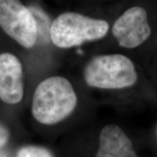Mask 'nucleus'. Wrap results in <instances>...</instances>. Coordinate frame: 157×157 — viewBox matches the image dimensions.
I'll return each instance as SVG.
<instances>
[{
	"mask_svg": "<svg viewBox=\"0 0 157 157\" xmlns=\"http://www.w3.org/2000/svg\"><path fill=\"white\" fill-rule=\"evenodd\" d=\"M29 80L26 59L18 52H0V100L8 105L23 101Z\"/></svg>",
	"mask_w": 157,
	"mask_h": 157,
	"instance_id": "5",
	"label": "nucleus"
},
{
	"mask_svg": "<svg viewBox=\"0 0 157 157\" xmlns=\"http://www.w3.org/2000/svg\"><path fill=\"white\" fill-rule=\"evenodd\" d=\"M111 31L121 48L132 50L140 46L151 34L146 9L134 6L125 10L114 21Z\"/></svg>",
	"mask_w": 157,
	"mask_h": 157,
	"instance_id": "6",
	"label": "nucleus"
},
{
	"mask_svg": "<svg viewBox=\"0 0 157 157\" xmlns=\"http://www.w3.org/2000/svg\"><path fill=\"white\" fill-rule=\"evenodd\" d=\"M42 26L40 17L23 0H0V29L25 58L40 50Z\"/></svg>",
	"mask_w": 157,
	"mask_h": 157,
	"instance_id": "4",
	"label": "nucleus"
},
{
	"mask_svg": "<svg viewBox=\"0 0 157 157\" xmlns=\"http://www.w3.org/2000/svg\"><path fill=\"white\" fill-rule=\"evenodd\" d=\"M74 77L90 89L121 90L132 87L138 79L134 63L120 53L95 55L80 63Z\"/></svg>",
	"mask_w": 157,
	"mask_h": 157,
	"instance_id": "3",
	"label": "nucleus"
},
{
	"mask_svg": "<svg viewBox=\"0 0 157 157\" xmlns=\"http://www.w3.org/2000/svg\"><path fill=\"white\" fill-rule=\"evenodd\" d=\"M156 135H157V127H156Z\"/></svg>",
	"mask_w": 157,
	"mask_h": 157,
	"instance_id": "11",
	"label": "nucleus"
},
{
	"mask_svg": "<svg viewBox=\"0 0 157 157\" xmlns=\"http://www.w3.org/2000/svg\"><path fill=\"white\" fill-rule=\"evenodd\" d=\"M96 157H138L132 141L124 130L116 124L102 128Z\"/></svg>",
	"mask_w": 157,
	"mask_h": 157,
	"instance_id": "7",
	"label": "nucleus"
},
{
	"mask_svg": "<svg viewBox=\"0 0 157 157\" xmlns=\"http://www.w3.org/2000/svg\"><path fill=\"white\" fill-rule=\"evenodd\" d=\"M29 5H40L41 0H23Z\"/></svg>",
	"mask_w": 157,
	"mask_h": 157,
	"instance_id": "10",
	"label": "nucleus"
},
{
	"mask_svg": "<svg viewBox=\"0 0 157 157\" xmlns=\"http://www.w3.org/2000/svg\"><path fill=\"white\" fill-rule=\"evenodd\" d=\"M110 31L106 20L94 17L81 10H67L50 20L48 38L50 48L68 52L105 38Z\"/></svg>",
	"mask_w": 157,
	"mask_h": 157,
	"instance_id": "2",
	"label": "nucleus"
},
{
	"mask_svg": "<svg viewBox=\"0 0 157 157\" xmlns=\"http://www.w3.org/2000/svg\"><path fill=\"white\" fill-rule=\"evenodd\" d=\"M32 93L33 119L45 126L58 124L73 114L78 104L74 76L50 71L41 75Z\"/></svg>",
	"mask_w": 157,
	"mask_h": 157,
	"instance_id": "1",
	"label": "nucleus"
},
{
	"mask_svg": "<svg viewBox=\"0 0 157 157\" xmlns=\"http://www.w3.org/2000/svg\"><path fill=\"white\" fill-rule=\"evenodd\" d=\"M16 157H53L48 149L42 146H27L18 151Z\"/></svg>",
	"mask_w": 157,
	"mask_h": 157,
	"instance_id": "8",
	"label": "nucleus"
},
{
	"mask_svg": "<svg viewBox=\"0 0 157 157\" xmlns=\"http://www.w3.org/2000/svg\"><path fill=\"white\" fill-rule=\"evenodd\" d=\"M10 131L3 124L0 123V148L9 140Z\"/></svg>",
	"mask_w": 157,
	"mask_h": 157,
	"instance_id": "9",
	"label": "nucleus"
}]
</instances>
